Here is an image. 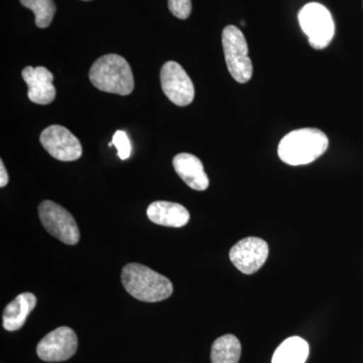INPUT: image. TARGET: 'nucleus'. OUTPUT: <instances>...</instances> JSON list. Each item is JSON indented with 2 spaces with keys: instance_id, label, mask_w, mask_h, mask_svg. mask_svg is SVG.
Returning <instances> with one entry per match:
<instances>
[{
  "instance_id": "f257e3e1",
  "label": "nucleus",
  "mask_w": 363,
  "mask_h": 363,
  "mask_svg": "<svg viewBox=\"0 0 363 363\" xmlns=\"http://www.w3.org/2000/svg\"><path fill=\"white\" fill-rule=\"evenodd\" d=\"M121 281L126 292L142 302H161L174 291L173 284L168 278L135 262L123 267Z\"/></svg>"
},
{
  "instance_id": "f03ea898",
  "label": "nucleus",
  "mask_w": 363,
  "mask_h": 363,
  "mask_svg": "<svg viewBox=\"0 0 363 363\" xmlns=\"http://www.w3.org/2000/svg\"><path fill=\"white\" fill-rule=\"evenodd\" d=\"M329 147V140L317 128H301L284 136L279 142V159L290 166H301L316 161Z\"/></svg>"
},
{
  "instance_id": "7ed1b4c3",
  "label": "nucleus",
  "mask_w": 363,
  "mask_h": 363,
  "mask_svg": "<svg viewBox=\"0 0 363 363\" xmlns=\"http://www.w3.org/2000/svg\"><path fill=\"white\" fill-rule=\"evenodd\" d=\"M89 78L97 89L123 96L130 94L135 88L130 64L116 54L105 55L98 59L91 67Z\"/></svg>"
},
{
  "instance_id": "20e7f679",
  "label": "nucleus",
  "mask_w": 363,
  "mask_h": 363,
  "mask_svg": "<svg viewBox=\"0 0 363 363\" xmlns=\"http://www.w3.org/2000/svg\"><path fill=\"white\" fill-rule=\"evenodd\" d=\"M222 45L230 75L238 83L248 82L252 77L253 69L245 35L236 26H227L222 32Z\"/></svg>"
},
{
  "instance_id": "39448f33",
  "label": "nucleus",
  "mask_w": 363,
  "mask_h": 363,
  "mask_svg": "<svg viewBox=\"0 0 363 363\" xmlns=\"http://www.w3.org/2000/svg\"><path fill=\"white\" fill-rule=\"evenodd\" d=\"M298 21L312 48L323 50L328 47L335 33V25L326 7L316 2L307 4L298 13Z\"/></svg>"
},
{
  "instance_id": "423d86ee",
  "label": "nucleus",
  "mask_w": 363,
  "mask_h": 363,
  "mask_svg": "<svg viewBox=\"0 0 363 363\" xmlns=\"http://www.w3.org/2000/svg\"><path fill=\"white\" fill-rule=\"evenodd\" d=\"M39 216L45 230L54 238L69 245L78 243L80 233L77 223L65 208L50 200H45L40 204Z\"/></svg>"
},
{
  "instance_id": "0eeeda50",
  "label": "nucleus",
  "mask_w": 363,
  "mask_h": 363,
  "mask_svg": "<svg viewBox=\"0 0 363 363\" xmlns=\"http://www.w3.org/2000/svg\"><path fill=\"white\" fill-rule=\"evenodd\" d=\"M162 89L169 101L178 106L192 104L195 96L194 85L187 72L177 62H167L162 66L161 74Z\"/></svg>"
},
{
  "instance_id": "6e6552de",
  "label": "nucleus",
  "mask_w": 363,
  "mask_h": 363,
  "mask_svg": "<svg viewBox=\"0 0 363 363\" xmlns=\"http://www.w3.org/2000/svg\"><path fill=\"white\" fill-rule=\"evenodd\" d=\"M43 147L52 157L62 162H73L82 156V145L70 130L62 125H51L40 133Z\"/></svg>"
},
{
  "instance_id": "1a4fd4ad",
  "label": "nucleus",
  "mask_w": 363,
  "mask_h": 363,
  "mask_svg": "<svg viewBox=\"0 0 363 363\" xmlns=\"http://www.w3.org/2000/svg\"><path fill=\"white\" fill-rule=\"evenodd\" d=\"M78 348V338L69 327H59L50 332L37 346V354L47 362H60L70 359Z\"/></svg>"
},
{
  "instance_id": "9d476101",
  "label": "nucleus",
  "mask_w": 363,
  "mask_h": 363,
  "mask_svg": "<svg viewBox=\"0 0 363 363\" xmlns=\"http://www.w3.org/2000/svg\"><path fill=\"white\" fill-rule=\"evenodd\" d=\"M269 257V245L259 238H247L238 241L230 250L229 257L236 269L252 274L264 266Z\"/></svg>"
},
{
  "instance_id": "9b49d317",
  "label": "nucleus",
  "mask_w": 363,
  "mask_h": 363,
  "mask_svg": "<svg viewBox=\"0 0 363 363\" xmlns=\"http://www.w3.org/2000/svg\"><path fill=\"white\" fill-rule=\"evenodd\" d=\"M28 86V99L33 104L47 105L56 98V89L52 84L54 75L45 67H26L21 73Z\"/></svg>"
},
{
  "instance_id": "f8f14e48",
  "label": "nucleus",
  "mask_w": 363,
  "mask_h": 363,
  "mask_svg": "<svg viewBox=\"0 0 363 363\" xmlns=\"http://www.w3.org/2000/svg\"><path fill=\"white\" fill-rule=\"evenodd\" d=\"M176 173L189 187L196 191H205L209 187V179L205 173L202 162L194 155L182 152L173 160Z\"/></svg>"
},
{
  "instance_id": "ddd939ff",
  "label": "nucleus",
  "mask_w": 363,
  "mask_h": 363,
  "mask_svg": "<svg viewBox=\"0 0 363 363\" xmlns=\"http://www.w3.org/2000/svg\"><path fill=\"white\" fill-rule=\"evenodd\" d=\"M147 217L157 225L183 227L190 220V213L183 205L168 201H156L147 207Z\"/></svg>"
},
{
  "instance_id": "4468645a",
  "label": "nucleus",
  "mask_w": 363,
  "mask_h": 363,
  "mask_svg": "<svg viewBox=\"0 0 363 363\" xmlns=\"http://www.w3.org/2000/svg\"><path fill=\"white\" fill-rule=\"evenodd\" d=\"M37 305V298L32 293H23L6 306L4 311V328L16 331L25 325L30 312Z\"/></svg>"
},
{
  "instance_id": "2eb2a0df",
  "label": "nucleus",
  "mask_w": 363,
  "mask_h": 363,
  "mask_svg": "<svg viewBox=\"0 0 363 363\" xmlns=\"http://www.w3.org/2000/svg\"><path fill=\"white\" fill-rule=\"evenodd\" d=\"M309 355V344L304 339L293 336L286 339L274 351L272 363H305Z\"/></svg>"
},
{
  "instance_id": "dca6fc26",
  "label": "nucleus",
  "mask_w": 363,
  "mask_h": 363,
  "mask_svg": "<svg viewBox=\"0 0 363 363\" xmlns=\"http://www.w3.org/2000/svg\"><path fill=\"white\" fill-rule=\"evenodd\" d=\"M240 355V341L233 334L221 336L212 345V363H238Z\"/></svg>"
},
{
  "instance_id": "f3484780",
  "label": "nucleus",
  "mask_w": 363,
  "mask_h": 363,
  "mask_svg": "<svg viewBox=\"0 0 363 363\" xmlns=\"http://www.w3.org/2000/svg\"><path fill=\"white\" fill-rule=\"evenodd\" d=\"M21 4L35 13L38 28H48L56 13V4L52 0H20Z\"/></svg>"
},
{
  "instance_id": "a211bd4d",
  "label": "nucleus",
  "mask_w": 363,
  "mask_h": 363,
  "mask_svg": "<svg viewBox=\"0 0 363 363\" xmlns=\"http://www.w3.org/2000/svg\"><path fill=\"white\" fill-rule=\"evenodd\" d=\"M112 145L116 147L118 157L123 160V161L130 157L131 143L125 131L117 130L114 133L112 142L109 143V147H112Z\"/></svg>"
},
{
  "instance_id": "6ab92c4d",
  "label": "nucleus",
  "mask_w": 363,
  "mask_h": 363,
  "mask_svg": "<svg viewBox=\"0 0 363 363\" xmlns=\"http://www.w3.org/2000/svg\"><path fill=\"white\" fill-rule=\"evenodd\" d=\"M169 11L180 20H187L192 13L191 0H168Z\"/></svg>"
},
{
  "instance_id": "aec40b11",
  "label": "nucleus",
  "mask_w": 363,
  "mask_h": 363,
  "mask_svg": "<svg viewBox=\"0 0 363 363\" xmlns=\"http://www.w3.org/2000/svg\"><path fill=\"white\" fill-rule=\"evenodd\" d=\"M9 174H7L6 167H4V162L0 161V187H6L9 184Z\"/></svg>"
},
{
  "instance_id": "412c9836",
  "label": "nucleus",
  "mask_w": 363,
  "mask_h": 363,
  "mask_svg": "<svg viewBox=\"0 0 363 363\" xmlns=\"http://www.w3.org/2000/svg\"><path fill=\"white\" fill-rule=\"evenodd\" d=\"M83 1H90V0H83Z\"/></svg>"
}]
</instances>
